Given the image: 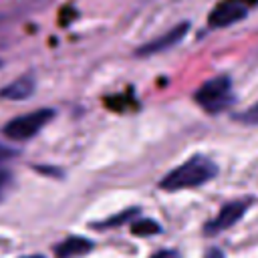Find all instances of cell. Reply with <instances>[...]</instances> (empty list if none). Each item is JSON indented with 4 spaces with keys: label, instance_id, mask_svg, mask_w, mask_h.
Returning a JSON list of instances; mask_svg holds the SVG:
<instances>
[{
    "label": "cell",
    "instance_id": "obj_12",
    "mask_svg": "<svg viewBox=\"0 0 258 258\" xmlns=\"http://www.w3.org/2000/svg\"><path fill=\"white\" fill-rule=\"evenodd\" d=\"M149 258H181L175 250H159V252H155L153 256H149Z\"/></svg>",
    "mask_w": 258,
    "mask_h": 258
},
{
    "label": "cell",
    "instance_id": "obj_5",
    "mask_svg": "<svg viewBox=\"0 0 258 258\" xmlns=\"http://www.w3.org/2000/svg\"><path fill=\"white\" fill-rule=\"evenodd\" d=\"M252 206V200L246 198V200H234V202H228L220 208V212L212 218V222L206 224V234H218L222 230H228L232 228L234 224H238L242 220V216L248 212V208Z\"/></svg>",
    "mask_w": 258,
    "mask_h": 258
},
{
    "label": "cell",
    "instance_id": "obj_14",
    "mask_svg": "<svg viewBox=\"0 0 258 258\" xmlns=\"http://www.w3.org/2000/svg\"><path fill=\"white\" fill-rule=\"evenodd\" d=\"M204 258H224V254H222V250H218V248H212Z\"/></svg>",
    "mask_w": 258,
    "mask_h": 258
},
{
    "label": "cell",
    "instance_id": "obj_15",
    "mask_svg": "<svg viewBox=\"0 0 258 258\" xmlns=\"http://www.w3.org/2000/svg\"><path fill=\"white\" fill-rule=\"evenodd\" d=\"M6 181H8V173L6 171H0V194H2V189L6 185Z\"/></svg>",
    "mask_w": 258,
    "mask_h": 258
},
{
    "label": "cell",
    "instance_id": "obj_3",
    "mask_svg": "<svg viewBox=\"0 0 258 258\" xmlns=\"http://www.w3.org/2000/svg\"><path fill=\"white\" fill-rule=\"evenodd\" d=\"M52 115H54L52 109H36V111H30V113H24V115L14 117L12 121H8L4 125L2 131H4L6 137L16 139V141L30 139L32 135H36L52 119Z\"/></svg>",
    "mask_w": 258,
    "mask_h": 258
},
{
    "label": "cell",
    "instance_id": "obj_10",
    "mask_svg": "<svg viewBox=\"0 0 258 258\" xmlns=\"http://www.w3.org/2000/svg\"><path fill=\"white\" fill-rule=\"evenodd\" d=\"M234 119L240 121V123H244V125H258V101L252 107H248L246 111L238 113Z\"/></svg>",
    "mask_w": 258,
    "mask_h": 258
},
{
    "label": "cell",
    "instance_id": "obj_4",
    "mask_svg": "<svg viewBox=\"0 0 258 258\" xmlns=\"http://www.w3.org/2000/svg\"><path fill=\"white\" fill-rule=\"evenodd\" d=\"M258 0H222L216 4V8L210 12L208 16V24L212 28H224L230 26L234 22H238L240 18H244L250 10V6H254Z\"/></svg>",
    "mask_w": 258,
    "mask_h": 258
},
{
    "label": "cell",
    "instance_id": "obj_6",
    "mask_svg": "<svg viewBox=\"0 0 258 258\" xmlns=\"http://www.w3.org/2000/svg\"><path fill=\"white\" fill-rule=\"evenodd\" d=\"M187 30H189V22H187V20L175 24V26L169 28L165 34L155 36L153 40H149L147 44H143L141 48H137V56H151V54H157V52H161V50H167V48L175 46L177 42H181V38L187 34Z\"/></svg>",
    "mask_w": 258,
    "mask_h": 258
},
{
    "label": "cell",
    "instance_id": "obj_16",
    "mask_svg": "<svg viewBox=\"0 0 258 258\" xmlns=\"http://www.w3.org/2000/svg\"><path fill=\"white\" fill-rule=\"evenodd\" d=\"M24 258H42V256H24Z\"/></svg>",
    "mask_w": 258,
    "mask_h": 258
},
{
    "label": "cell",
    "instance_id": "obj_7",
    "mask_svg": "<svg viewBox=\"0 0 258 258\" xmlns=\"http://www.w3.org/2000/svg\"><path fill=\"white\" fill-rule=\"evenodd\" d=\"M91 248H93L91 240L81 238V236H69L60 244L54 246V254H56V258H73V256L87 254Z\"/></svg>",
    "mask_w": 258,
    "mask_h": 258
},
{
    "label": "cell",
    "instance_id": "obj_8",
    "mask_svg": "<svg viewBox=\"0 0 258 258\" xmlns=\"http://www.w3.org/2000/svg\"><path fill=\"white\" fill-rule=\"evenodd\" d=\"M32 93H34V79L26 75V77H20V79L8 83L6 87H2L0 97L12 99V101H22V99H28Z\"/></svg>",
    "mask_w": 258,
    "mask_h": 258
},
{
    "label": "cell",
    "instance_id": "obj_2",
    "mask_svg": "<svg viewBox=\"0 0 258 258\" xmlns=\"http://www.w3.org/2000/svg\"><path fill=\"white\" fill-rule=\"evenodd\" d=\"M194 99L206 113H222V111H226L234 103L230 77L228 75H218V77L208 79L194 93Z\"/></svg>",
    "mask_w": 258,
    "mask_h": 258
},
{
    "label": "cell",
    "instance_id": "obj_9",
    "mask_svg": "<svg viewBox=\"0 0 258 258\" xmlns=\"http://www.w3.org/2000/svg\"><path fill=\"white\" fill-rule=\"evenodd\" d=\"M159 230H161V226L151 218H141L131 224L133 236H155V234H159Z\"/></svg>",
    "mask_w": 258,
    "mask_h": 258
},
{
    "label": "cell",
    "instance_id": "obj_13",
    "mask_svg": "<svg viewBox=\"0 0 258 258\" xmlns=\"http://www.w3.org/2000/svg\"><path fill=\"white\" fill-rule=\"evenodd\" d=\"M12 155H14V151H12L10 147H6V145H2V143H0V163H2V161H6V159H10Z\"/></svg>",
    "mask_w": 258,
    "mask_h": 258
},
{
    "label": "cell",
    "instance_id": "obj_11",
    "mask_svg": "<svg viewBox=\"0 0 258 258\" xmlns=\"http://www.w3.org/2000/svg\"><path fill=\"white\" fill-rule=\"evenodd\" d=\"M137 210H129V212H125V214H121V216H115V218H111V220H107V222H103L101 226H117V224H121L123 220H127V216H133Z\"/></svg>",
    "mask_w": 258,
    "mask_h": 258
},
{
    "label": "cell",
    "instance_id": "obj_1",
    "mask_svg": "<svg viewBox=\"0 0 258 258\" xmlns=\"http://www.w3.org/2000/svg\"><path fill=\"white\" fill-rule=\"evenodd\" d=\"M218 165L206 157V155H194L181 165L173 167L159 179V187L165 191H179V189H189V187H200L202 183L210 181L216 177Z\"/></svg>",
    "mask_w": 258,
    "mask_h": 258
}]
</instances>
